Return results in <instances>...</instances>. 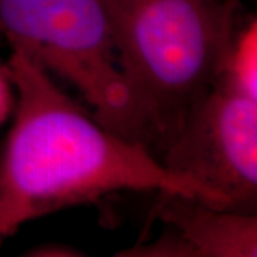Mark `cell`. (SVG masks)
<instances>
[{
    "instance_id": "cell-1",
    "label": "cell",
    "mask_w": 257,
    "mask_h": 257,
    "mask_svg": "<svg viewBox=\"0 0 257 257\" xmlns=\"http://www.w3.org/2000/svg\"><path fill=\"white\" fill-rule=\"evenodd\" d=\"M6 62L16 107L0 153V246L29 221L111 193L179 194L221 207L143 143L104 126L28 56L12 50Z\"/></svg>"
},
{
    "instance_id": "cell-2",
    "label": "cell",
    "mask_w": 257,
    "mask_h": 257,
    "mask_svg": "<svg viewBox=\"0 0 257 257\" xmlns=\"http://www.w3.org/2000/svg\"><path fill=\"white\" fill-rule=\"evenodd\" d=\"M120 72L157 156L217 80L240 23L229 0H104Z\"/></svg>"
},
{
    "instance_id": "cell-3",
    "label": "cell",
    "mask_w": 257,
    "mask_h": 257,
    "mask_svg": "<svg viewBox=\"0 0 257 257\" xmlns=\"http://www.w3.org/2000/svg\"><path fill=\"white\" fill-rule=\"evenodd\" d=\"M0 35L12 50L69 83L104 126L146 146L104 0H0Z\"/></svg>"
},
{
    "instance_id": "cell-4",
    "label": "cell",
    "mask_w": 257,
    "mask_h": 257,
    "mask_svg": "<svg viewBox=\"0 0 257 257\" xmlns=\"http://www.w3.org/2000/svg\"><path fill=\"white\" fill-rule=\"evenodd\" d=\"M160 160L210 192L223 209L256 213L257 99L214 83L187 113Z\"/></svg>"
},
{
    "instance_id": "cell-5",
    "label": "cell",
    "mask_w": 257,
    "mask_h": 257,
    "mask_svg": "<svg viewBox=\"0 0 257 257\" xmlns=\"http://www.w3.org/2000/svg\"><path fill=\"white\" fill-rule=\"evenodd\" d=\"M155 214L200 257H257V214L221 209L179 196L159 194Z\"/></svg>"
},
{
    "instance_id": "cell-6",
    "label": "cell",
    "mask_w": 257,
    "mask_h": 257,
    "mask_svg": "<svg viewBox=\"0 0 257 257\" xmlns=\"http://www.w3.org/2000/svg\"><path fill=\"white\" fill-rule=\"evenodd\" d=\"M216 83L257 99V25H240L223 57Z\"/></svg>"
},
{
    "instance_id": "cell-7",
    "label": "cell",
    "mask_w": 257,
    "mask_h": 257,
    "mask_svg": "<svg viewBox=\"0 0 257 257\" xmlns=\"http://www.w3.org/2000/svg\"><path fill=\"white\" fill-rule=\"evenodd\" d=\"M113 257H200L199 253L176 233L167 227L157 239L123 248Z\"/></svg>"
},
{
    "instance_id": "cell-8",
    "label": "cell",
    "mask_w": 257,
    "mask_h": 257,
    "mask_svg": "<svg viewBox=\"0 0 257 257\" xmlns=\"http://www.w3.org/2000/svg\"><path fill=\"white\" fill-rule=\"evenodd\" d=\"M16 107V86L8 62H0V130L12 119Z\"/></svg>"
}]
</instances>
